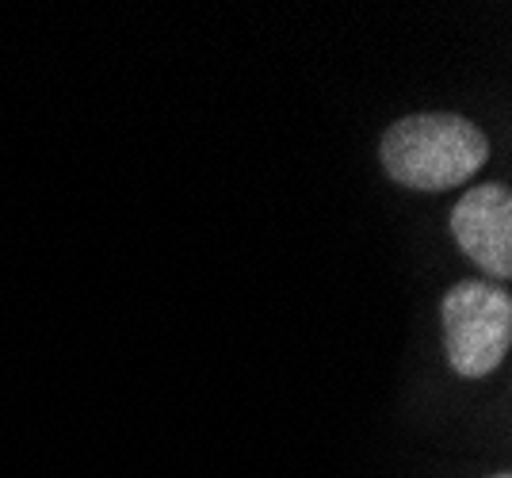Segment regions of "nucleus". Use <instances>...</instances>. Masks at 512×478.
Returning a JSON list of instances; mask_svg holds the SVG:
<instances>
[{
  "label": "nucleus",
  "instance_id": "1",
  "mask_svg": "<svg viewBox=\"0 0 512 478\" xmlns=\"http://www.w3.org/2000/svg\"><path fill=\"white\" fill-rule=\"evenodd\" d=\"M379 157L390 180L413 192L459 188L490 161V138L463 115L421 111L386 127Z\"/></svg>",
  "mask_w": 512,
  "mask_h": 478
},
{
  "label": "nucleus",
  "instance_id": "2",
  "mask_svg": "<svg viewBox=\"0 0 512 478\" xmlns=\"http://www.w3.org/2000/svg\"><path fill=\"white\" fill-rule=\"evenodd\" d=\"M444 341H448V364L463 379H486L505 360L512 337V299L509 291L490 283L463 280L455 283L444 306Z\"/></svg>",
  "mask_w": 512,
  "mask_h": 478
},
{
  "label": "nucleus",
  "instance_id": "3",
  "mask_svg": "<svg viewBox=\"0 0 512 478\" xmlns=\"http://www.w3.org/2000/svg\"><path fill=\"white\" fill-rule=\"evenodd\" d=\"M451 234L459 249L490 276L505 280L512 272V196L501 184H478L455 203Z\"/></svg>",
  "mask_w": 512,
  "mask_h": 478
},
{
  "label": "nucleus",
  "instance_id": "4",
  "mask_svg": "<svg viewBox=\"0 0 512 478\" xmlns=\"http://www.w3.org/2000/svg\"><path fill=\"white\" fill-rule=\"evenodd\" d=\"M490 478H512V475H505V471H501V475H490Z\"/></svg>",
  "mask_w": 512,
  "mask_h": 478
}]
</instances>
